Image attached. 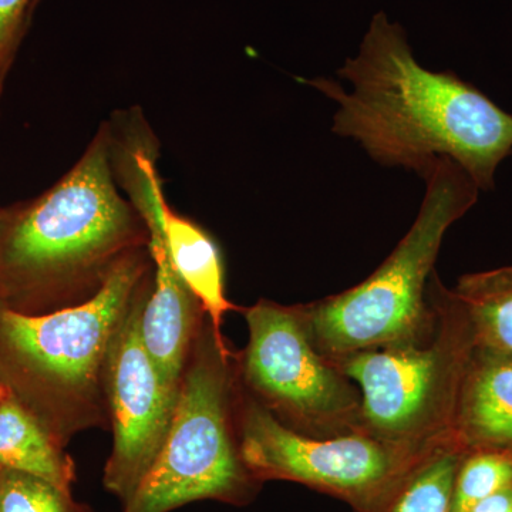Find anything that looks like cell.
<instances>
[{
  "label": "cell",
  "mask_w": 512,
  "mask_h": 512,
  "mask_svg": "<svg viewBox=\"0 0 512 512\" xmlns=\"http://www.w3.org/2000/svg\"><path fill=\"white\" fill-rule=\"evenodd\" d=\"M9 396L8 389H6L5 384L2 383V380H0V403L3 402V400L6 399V397Z\"/></svg>",
  "instance_id": "ffe728a7"
},
{
  "label": "cell",
  "mask_w": 512,
  "mask_h": 512,
  "mask_svg": "<svg viewBox=\"0 0 512 512\" xmlns=\"http://www.w3.org/2000/svg\"><path fill=\"white\" fill-rule=\"evenodd\" d=\"M148 231L121 195L110 126L52 188L0 208V305L26 315L62 311L100 291Z\"/></svg>",
  "instance_id": "7a4b0ae2"
},
{
  "label": "cell",
  "mask_w": 512,
  "mask_h": 512,
  "mask_svg": "<svg viewBox=\"0 0 512 512\" xmlns=\"http://www.w3.org/2000/svg\"><path fill=\"white\" fill-rule=\"evenodd\" d=\"M39 0H0V89Z\"/></svg>",
  "instance_id": "ac0fdd59"
},
{
  "label": "cell",
  "mask_w": 512,
  "mask_h": 512,
  "mask_svg": "<svg viewBox=\"0 0 512 512\" xmlns=\"http://www.w3.org/2000/svg\"><path fill=\"white\" fill-rule=\"evenodd\" d=\"M463 451L446 444L404 478L382 512H453L454 483Z\"/></svg>",
  "instance_id": "9a60e30c"
},
{
  "label": "cell",
  "mask_w": 512,
  "mask_h": 512,
  "mask_svg": "<svg viewBox=\"0 0 512 512\" xmlns=\"http://www.w3.org/2000/svg\"><path fill=\"white\" fill-rule=\"evenodd\" d=\"M235 355L207 318L185 366L167 439L121 512H170L195 501L251 504L261 490L242 461Z\"/></svg>",
  "instance_id": "5b68a950"
},
{
  "label": "cell",
  "mask_w": 512,
  "mask_h": 512,
  "mask_svg": "<svg viewBox=\"0 0 512 512\" xmlns=\"http://www.w3.org/2000/svg\"><path fill=\"white\" fill-rule=\"evenodd\" d=\"M151 291L153 284L131 306L111 340L104 365L113 447L104 467L103 485L123 505L157 460L178 399V393L165 384L141 335V319Z\"/></svg>",
  "instance_id": "30bf717a"
},
{
  "label": "cell",
  "mask_w": 512,
  "mask_h": 512,
  "mask_svg": "<svg viewBox=\"0 0 512 512\" xmlns=\"http://www.w3.org/2000/svg\"><path fill=\"white\" fill-rule=\"evenodd\" d=\"M165 239L178 274L200 301L215 332L221 333L222 319L231 311H242L225 295V268L214 238L183 215L164 205Z\"/></svg>",
  "instance_id": "7c38bea8"
},
{
  "label": "cell",
  "mask_w": 512,
  "mask_h": 512,
  "mask_svg": "<svg viewBox=\"0 0 512 512\" xmlns=\"http://www.w3.org/2000/svg\"><path fill=\"white\" fill-rule=\"evenodd\" d=\"M0 92H2V89H0Z\"/></svg>",
  "instance_id": "44dd1931"
},
{
  "label": "cell",
  "mask_w": 512,
  "mask_h": 512,
  "mask_svg": "<svg viewBox=\"0 0 512 512\" xmlns=\"http://www.w3.org/2000/svg\"><path fill=\"white\" fill-rule=\"evenodd\" d=\"M427 292L436 319L426 335L335 362L359 389L363 433L413 448L453 444L458 393L476 349L467 312L436 272Z\"/></svg>",
  "instance_id": "8992f818"
},
{
  "label": "cell",
  "mask_w": 512,
  "mask_h": 512,
  "mask_svg": "<svg viewBox=\"0 0 512 512\" xmlns=\"http://www.w3.org/2000/svg\"><path fill=\"white\" fill-rule=\"evenodd\" d=\"M512 484V456L497 451L464 454L454 483L453 512L474 505Z\"/></svg>",
  "instance_id": "2e32d148"
},
{
  "label": "cell",
  "mask_w": 512,
  "mask_h": 512,
  "mask_svg": "<svg viewBox=\"0 0 512 512\" xmlns=\"http://www.w3.org/2000/svg\"><path fill=\"white\" fill-rule=\"evenodd\" d=\"M241 312L248 343L235 355V366L252 399L305 436L326 439L362 431L359 389L316 348L301 306L259 299Z\"/></svg>",
  "instance_id": "52a82bcc"
},
{
  "label": "cell",
  "mask_w": 512,
  "mask_h": 512,
  "mask_svg": "<svg viewBox=\"0 0 512 512\" xmlns=\"http://www.w3.org/2000/svg\"><path fill=\"white\" fill-rule=\"evenodd\" d=\"M0 512H94L42 478L0 468Z\"/></svg>",
  "instance_id": "e0dca14e"
},
{
  "label": "cell",
  "mask_w": 512,
  "mask_h": 512,
  "mask_svg": "<svg viewBox=\"0 0 512 512\" xmlns=\"http://www.w3.org/2000/svg\"><path fill=\"white\" fill-rule=\"evenodd\" d=\"M426 195L402 241L369 278L301 306L313 343L333 362L363 350L402 345L436 319L429 282L448 228L474 207L480 188L450 158L423 171Z\"/></svg>",
  "instance_id": "277c9868"
},
{
  "label": "cell",
  "mask_w": 512,
  "mask_h": 512,
  "mask_svg": "<svg viewBox=\"0 0 512 512\" xmlns=\"http://www.w3.org/2000/svg\"><path fill=\"white\" fill-rule=\"evenodd\" d=\"M451 443L464 454L512 456V357L476 346L458 393Z\"/></svg>",
  "instance_id": "8fae6325"
},
{
  "label": "cell",
  "mask_w": 512,
  "mask_h": 512,
  "mask_svg": "<svg viewBox=\"0 0 512 512\" xmlns=\"http://www.w3.org/2000/svg\"><path fill=\"white\" fill-rule=\"evenodd\" d=\"M0 468L42 478L70 493L76 480L66 448L10 394L0 403Z\"/></svg>",
  "instance_id": "4fadbf2b"
},
{
  "label": "cell",
  "mask_w": 512,
  "mask_h": 512,
  "mask_svg": "<svg viewBox=\"0 0 512 512\" xmlns=\"http://www.w3.org/2000/svg\"><path fill=\"white\" fill-rule=\"evenodd\" d=\"M237 430L242 461L256 480L306 485L355 512H382L410 471L439 448L399 446L362 431L305 436L279 423L239 382Z\"/></svg>",
  "instance_id": "ba28073f"
},
{
  "label": "cell",
  "mask_w": 512,
  "mask_h": 512,
  "mask_svg": "<svg viewBox=\"0 0 512 512\" xmlns=\"http://www.w3.org/2000/svg\"><path fill=\"white\" fill-rule=\"evenodd\" d=\"M468 512H512V484L484 498Z\"/></svg>",
  "instance_id": "d6986e66"
},
{
  "label": "cell",
  "mask_w": 512,
  "mask_h": 512,
  "mask_svg": "<svg viewBox=\"0 0 512 512\" xmlns=\"http://www.w3.org/2000/svg\"><path fill=\"white\" fill-rule=\"evenodd\" d=\"M477 348L512 357V265L460 276L453 288Z\"/></svg>",
  "instance_id": "5bb4252c"
},
{
  "label": "cell",
  "mask_w": 512,
  "mask_h": 512,
  "mask_svg": "<svg viewBox=\"0 0 512 512\" xmlns=\"http://www.w3.org/2000/svg\"><path fill=\"white\" fill-rule=\"evenodd\" d=\"M136 124H123L117 133L111 128L114 173L148 231L154 281L141 319L144 346L165 384L178 393L192 343L207 315L171 258L164 232L167 201L157 170V144L146 126Z\"/></svg>",
  "instance_id": "9c48e42d"
},
{
  "label": "cell",
  "mask_w": 512,
  "mask_h": 512,
  "mask_svg": "<svg viewBox=\"0 0 512 512\" xmlns=\"http://www.w3.org/2000/svg\"><path fill=\"white\" fill-rule=\"evenodd\" d=\"M338 74L350 92L333 79L303 80L338 106L333 133L377 163L420 175L450 158L480 191L493 190L495 170L512 154L511 114L457 74L421 66L400 23L376 13Z\"/></svg>",
  "instance_id": "6da1fadb"
},
{
  "label": "cell",
  "mask_w": 512,
  "mask_h": 512,
  "mask_svg": "<svg viewBox=\"0 0 512 512\" xmlns=\"http://www.w3.org/2000/svg\"><path fill=\"white\" fill-rule=\"evenodd\" d=\"M147 248L114 266L100 291L73 308L26 315L0 305V380L66 448L90 429H110L107 353L138 295L153 284Z\"/></svg>",
  "instance_id": "3957f363"
}]
</instances>
